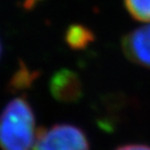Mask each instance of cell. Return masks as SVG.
<instances>
[{"mask_svg": "<svg viewBox=\"0 0 150 150\" xmlns=\"http://www.w3.org/2000/svg\"><path fill=\"white\" fill-rule=\"evenodd\" d=\"M35 138V117L30 105L23 97L13 99L0 114L1 150H30Z\"/></svg>", "mask_w": 150, "mask_h": 150, "instance_id": "1", "label": "cell"}, {"mask_svg": "<svg viewBox=\"0 0 150 150\" xmlns=\"http://www.w3.org/2000/svg\"><path fill=\"white\" fill-rule=\"evenodd\" d=\"M33 150H90V146L80 128L57 124L38 132Z\"/></svg>", "mask_w": 150, "mask_h": 150, "instance_id": "2", "label": "cell"}, {"mask_svg": "<svg viewBox=\"0 0 150 150\" xmlns=\"http://www.w3.org/2000/svg\"><path fill=\"white\" fill-rule=\"evenodd\" d=\"M121 45L129 61L150 69V24L136 28L125 35Z\"/></svg>", "mask_w": 150, "mask_h": 150, "instance_id": "3", "label": "cell"}, {"mask_svg": "<svg viewBox=\"0 0 150 150\" xmlns=\"http://www.w3.org/2000/svg\"><path fill=\"white\" fill-rule=\"evenodd\" d=\"M51 93L57 100L71 102L81 96V82L74 72L70 70H61L50 82Z\"/></svg>", "mask_w": 150, "mask_h": 150, "instance_id": "4", "label": "cell"}, {"mask_svg": "<svg viewBox=\"0 0 150 150\" xmlns=\"http://www.w3.org/2000/svg\"><path fill=\"white\" fill-rule=\"evenodd\" d=\"M93 33L83 25H72L68 28L66 40L74 49H81L87 47L93 41Z\"/></svg>", "mask_w": 150, "mask_h": 150, "instance_id": "5", "label": "cell"}, {"mask_svg": "<svg viewBox=\"0 0 150 150\" xmlns=\"http://www.w3.org/2000/svg\"><path fill=\"white\" fill-rule=\"evenodd\" d=\"M125 7L134 19L150 22V0H125Z\"/></svg>", "mask_w": 150, "mask_h": 150, "instance_id": "6", "label": "cell"}, {"mask_svg": "<svg viewBox=\"0 0 150 150\" xmlns=\"http://www.w3.org/2000/svg\"><path fill=\"white\" fill-rule=\"evenodd\" d=\"M116 150H150V147L146 145H140V144H131V145L122 146Z\"/></svg>", "mask_w": 150, "mask_h": 150, "instance_id": "7", "label": "cell"}, {"mask_svg": "<svg viewBox=\"0 0 150 150\" xmlns=\"http://www.w3.org/2000/svg\"><path fill=\"white\" fill-rule=\"evenodd\" d=\"M0 53H1V45H0Z\"/></svg>", "mask_w": 150, "mask_h": 150, "instance_id": "8", "label": "cell"}]
</instances>
